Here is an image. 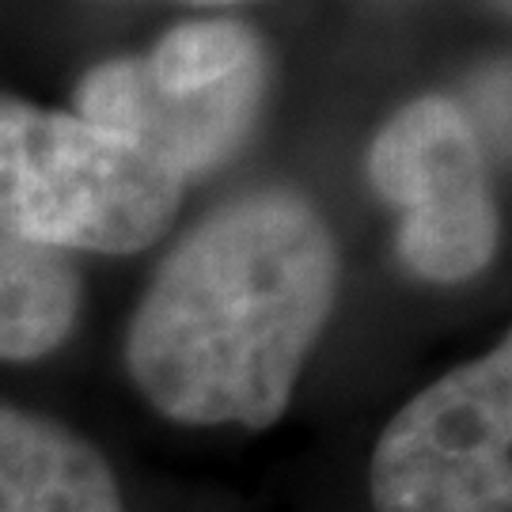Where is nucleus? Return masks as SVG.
Here are the masks:
<instances>
[{"label":"nucleus","instance_id":"nucleus-1","mask_svg":"<svg viewBox=\"0 0 512 512\" xmlns=\"http://www.w3.org/2000/svg\"><path fill=\"white\" fill-rule=\"evenodd\" d=\"M342 262L323 213L255 190L190 228L129 319L126 368L179 425L270 429L338 300Z\"/></svg>","mask_w":512,"mask_h":512},{"label":"nucleus","instance_id":"nucleus-2","mask_svg":"<svg viewBox=\"0 0 512 512\" xmlns=\"http://www.w3.org/2000/svg\"><path fill=\"white\" fill-rule=\"evenodd\" d=\"M183 179L122 133L0 95V236L133 255L167 232Z\"/></svg>","mask_w":512,"mask_h":512},{"label":"nucleus","instance_id":"nucleus-3","mask_svg":"<svg viewBox=\"0 0 512 512\" xmlns=\"http://www.w3.org/2000/svg\"><path fill=\"white\" fill-rule=\"evenodd\" d=\"M376 512H512V342L421 387L372 448Z\"/></svg>","mask_w":512,"mask_h":512},{"label":"nucleus","instance_id":"nucleus-4","mask_svg":"<svg viewBox=\"0 0 512 512\" xmlns=\"http://www.w3.org/2000/svg\"><path fill=\"white\" fill-rule=\"evenodd\" d=\"M368 179L399 213L395 251L421 281L459 285L490 266L497 205L471 114L425 95L403 107L368 148Z\"/></svg>","mask_w":512,"mask_h":512},{"label":"nucleus","instance_id":"nucleus-5","mask_svg":"<svg viewBox=\"0 0 512 512\" xmlns=\"http://www.w3.org/2000/svg\"><path fill=\"white\" fill-rule=\"evenodd\" d=\"M266 65L239 73L205 95L167 99L152 88L141 57H114L80 80L76 114L122 133L179 179H202L236 156L255 129Z\"/></svg>","mask_w":512,"mask_h":512},{"label":"nucleus","instance_id":"nucleus-6","mask_svg":"<svg viewBox=\"0 0 512 512\" xmlns=\"http://www.w3.org/2000/svg\"><path fill=\"white\" fill-rule=\"evenodd\" d=\"M0 512H126L92 440L46 414L0 403Z\"/></svg>","mask_w":512,"mask_h":512},{"label":"nucleus","instance_id":"nucleus-7","mask_svg":"<svg viewBox=\"0 0 512 512\" xmlns=\"http://www.w3.org/2000/svg\"><path fill=\"white\" fill-rule=\"evenodd\" d=\"M80 277L65 251L0 236V361H38L73 334Z\"/></svg>","mask_w":512,"mask_h":512},{"label":"nucleus","instance_id":"nucleus-8","mask_svg":"<svg viewBox=\"0 0 512 512\" xmlns=\"http://www.w3.org/2000/svg\"><path fill=\"white\" fill-rule=\"evenodd\" d=\"M145 61L152 88L167 99H190L205 95L236 80L247 69L266 65L262 46L251 27L236 19H205V23H183L160 38V46Z\"/></svg>","mask_w":512,"mask_h":512},{"label":"nucleus","instance_id":"nucleus-9","mask_svg":"<svg viewBox=\"0 0 512 512\" xmlns=\"http://www.w3.org/2000/svg\"><path fill=\"white\" fill-rule=\"evenodd\" d=\"M478 107L486 114V126L494 133V145L501 152L509 148V61H494L478 80Z\"/></svg>","mask_w":512,"mask_h":512},{"label":"nucleus","instance_id":"nucleus-10","mask_svg":"<svg viewBox=\"0 0 512 512\" xmlns=\"http://www.w3.org/2000/svg\"><path fill=\"white\" fill-rule=\"evenodd\" d=\"M190 4H236V0H190Z\"/></svg>","mask_w":512,"mask_h":512}]
</instances>
